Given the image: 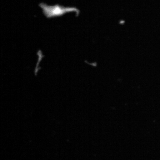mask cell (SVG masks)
I'll return each mask as SVG.
<instances>
[{
	"label": "cell",
	"mask_w": 160,
	"mask_h": 160,
	"mask_svg": "<svg viewBox=\"0 0 160 160\" xmlns=\"http://www.w3.org/2000/svg\"><path fill=\"white\" fill-rule=\"evenodd\" d=\"M42 9L43 14L48 18L61 17L66 13L75 12L78 15L79 10L73 7H65L64 6L57 4L49 5L42 3L39 5Z\"/></svg>",
	"instance_id": "6da1fadb"
}]
</instances>
